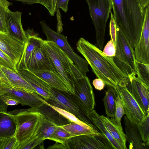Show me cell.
Returning <instances> with one entry per match:
<instances>
[{"label": "cell", "instance_id": "cell-1", "mask_svg": "<svg viewBox=\"0 0 149 149\" xmlns=\"http://www.w3.org/2000/svg\"><path fill=\"white\" fill-rule=\"evenodd\" d=\"M77 51L85 58L93 72L105 84L114 87L125 77L114 63L113 57L104 56L95 45L81 37L76 44Z\"/></svg>", "mask_w": 149, "mask_h": 149}, {"label": "cell", "instance_id": "cell-2", "mask_svg": "<svg viewBox=\"0 0 149 149\" xmlns=\"http://www.w3.org/2000/svg\"><path fill=\"white\" fill-rule=\"evenodd\" d=\"M113 15L134 49L143 27L145 9L140 0H111Z\"/></svg>", "mask_w": 149, "mask_h": 149}, {"label": "cell", "instance_id": "cell-3", "mask_svg": "<svg viewBox=\"0 0 149 149\" xmlns=\"http://www.w3.org/2000/svg\"><path fill=\"white\" fill-rule=\"evenodd\" d=\"M41 47L63 81L68 91H74V79L84 76L77 65L54 42L43 40Z\"/></svg>", "mask_w": 149, "mask_h": 149}, {"label": "cell", "instance_id": "cell-4", "mask_svg": "<svg viewBox=\"0 0 149 149\" xmlns=\"http://www.w3.org/2000/svg\"><path fill=\"white\" fill-rule=\"evenodd\" d=\"M96 33L95 46L102 50L106 24L112 9L111 0H86Z\"/></svg>", "mask_w": 149, "mask_h": 149}, {"label": "cell", "instance_id": "cell-5", "mask_svg": "<svg viewBox=\"0 0 149 149\" xmlns=\"http://www.w3.org/2000/svg\"><path fill=\"white\" fill-rule=\"evenodd\" d=\"M17 123L15 136L19 146L33 139L43 117L36 112L20 111L14 115Z\"/></svg>", "mask_w": 149, "mask_h": 149}, {"label": "cell", "instance_id": "cell-6", "mask_svg": "<svg viewBox=\"0 0 149 149\" xmlns=\"http://www.w3.org/2000/svg\"><path fill=\"white\" fill-rule=\"evenodd\" d=\"M114 88L122 102L126 116L134 123H139L146 115L132 93L128 77H125Z\"/></svg>", "mask_w": 149, "mask_h": 149}, {"label": "cell", "instance_id": "cell-7", "mask_svg": "<svg viewBox=\"0 0 149 149\" xmlns=\"http://www.w3.org/2000/svg\"><path fill=\"white\" fill-rule=\"evenodd\" d=\"M45 101L49 104L70 112L82 121L95 127L92 121L82 111L73 94L70 92L52 88L50 97Z\"/></svg>", "mask_w": 149, "mask_h": 149}, {"label": "cell", "instance_id": "cell-8", "mask_svg": "<svg viewBox=\"0 0 149 149\" xmlns=\"http://www.w3.org/2000/svg\"><path fill=\"white\" fill-rule=\"evenodd\" d=\"M40 23L47 40L54 42L77 65L84 75L86 76V74L89 71L88 62L74 52L66 37L52 29L44 20L41 21Z\"/></svg>", "mask_w": 149, "mask_h": 149}, {"label": "cell", "instance_id": "cell-9", "mask_svg": "<svg viewBox=\"0 0 149 149\" xmlns=\"http://www.w3.org/2000/svg\"><path fill=\"white\" fill-rule=\"evenodd\" d=\"M64 145L66 149H116L102 133L73 136L67 139Z\"/></svg>", "mask_w": 149, "mask_h": 149}, {"label": "cell", "instance_id": "cell-10", "mask_svg": "<svg viewBox=\"0 0 149 149\" xmlns=\"http://www.w3.org/2000/svg\"><path fill=\"white\" fill-rule=\"evenodd\" d=\"M74 93L73 96L80 107L87 116L94 109L95 96L90 80L86 76L74 79Z\"/></svg>", "mask_w": 149, "mask_h": 149}, {"label": "cell", "instance_id": "cell-11", "mask_svg": "<svg viewBox=\"0 0 149 149\" xmlns=\"http://www.w3.org/2000/svg\"><path fill=\"white\" fill-rule=\"evenodd\" d=\"M4 94L13 97L22 106L33 108L45 102V100L37 93L10 86H0V95Z\"/></svg>", "mask_w": 149, "mask_h": 149}, {"label": "cell", "instance_id": "cell-12", "mask_svg": "<svg viewBox=\"0 0 149 149\" xmlns=\"http://www.w3.org/2000/svg\"><path fill=\"white\" fill-rule=\"evenodd\" d=\"M134 49L136 60L149 64V5L145 9L142 31Z\"/></svg>", "mask_w": 149, "mask_h": 149}, {"label": "cell", "instance_id": "cell-13", "mask_svg": "<svg viewBox=\"0 0 149 149\" xmlns=\"http://www.w3.org/2000/svg\"><path fill=\"white\" fill-rule=\"evenodd\" d=\"M132 93L146 115L149 113V87L135 74L128 77Z\"/></svg>", "mask_w": 149, "mask_h": 149}, {"label": "cell", "instance_id": "cell-14", "mask_svg": "<svg viewBox=\"0 0 149 149\" xmlns=\"http://www.w3.org/2000/svg\"><path fill=\"white\" fill-rule=\"evenodd\" d=\"M24 45L0 31V49L12 61L16 67L23 51Z\"/></svg>", "mask_w": 149, "mask_h": 149}, {"label": "cell", "instance_id": "cell-15", "mask_svg": "<svg viewBox=\"0 0 149 149\" xmlns=\"http://www.w3.org/2000/svg\"><path fill=\"white\" fill-rule=\"evenodd\" d=\"M40 45L37 47L31 54L26 70L33 73L50 71L59 75Z\"/></svg>", "mask_w": 149, "mask_h": 149}, {"label": "cell", "instance_id": "cell-16", "mask_svg": "<svg viewBox=\"0 0 149 149\" xmlns=\"http://www.w3.org/2000/svg\"><path fill=\"white\" fill-rule=\"evenodd\" d=\"M22 14L21 12H13L9 10L7 14L6 26L8 35L24 45L27 37L22 25Z\"/></svg>", "mask_w": 149, "mask_h": 149}, {"label": "cell", "instance_id": "cell-17", "mask_svg": "<svg viewBox=\"0 0 149 149\" xmlns=\"http://www.w3.org/2000/svg\"><path fill=\"white\" fill-rule=\"evenodd\" d=\"M23 111L38 112L44 118L58 126L65 125L70 122L69 120L48 104L46 101L45 103L35 107L26 109L15 110V113Z\"/></svg>", "mask_w": 149, "mask_h": 149}, {"label": "cell", "instance_id": "cell-18", "mask_svg": "<svg viewBox=\"0 0 149 149\" xmlns=\"http://www.w3.org/2000/svg\"><path fill=\"white\" fill-rule=\"evenodd\" d=\"M25 32L27 39L22 56L17 67V71L26 69L27 64L31 54L37 47L41 45L43 40L33 30L28 29Z\"/></svg>", "mask_w": 149, "mask_h": 149}, {"label": "cell", "instance_id": "cell-19", "mask_svg": "<svg viewBox=\"0 0 149 149\" xmlns=\"http://www.w3.org/2000/svg\"><path fill=\"white\" fill-rule=\"evenodd\" d=\"M17 72L32 86L37 93L45 100L49 98L52 88L46 82L27 70H19Z\"/></svg>", "mask_w": 149, "mask_h": 149}, {"label": "cell", "instance_id": "cell-20", "mask_svg": "<svg viewBox=\"0 0 149 149\" xmlns=\"http://www.w3.org/2000/svg\"><path fill=\"white\" fill-rule=\"evenodd\" d=\"M124 122L126 141L130 143V149H148L149 146L143 141L136 124L125 116Z\"/></svg>", "mask_w": 149, "mask_h": 149}, {"label": "cell", "instance_id": "cell-21", "mask_svg": "<svg viewBox=\"0 0 149 149\" xmlns=\"http://www.w3.org/2000/svg\"><path fill=\"white\" fill-rule=\"evenodd\" d=\"M116 35L127 61L137 75L136 59L134 49L120 28L116 23Z\"/></svg>", "mask_w": 149, "mask_h": 149}, {"label": "cell", "instance_id": "cell-22", "mask_svg": "<svg viewBox=\"0 0 149 149\" xmlns=\"http://www.w3.org/2000/svg\"><path fill=\"white\" fill-rule=\"evenodd\" d=\"M101 116L105 126L121 149H127L126 134L123 131L121 125H119L114 119L104 115Z\"/></svg>", "mask_w": 149, "mask_h": 149}, {"label": "cell", "instance_id": "cell-23", "mask_svg": "<svg viewBox=\"0 0 149 149\" xmlns=\"http://www.w3.org/2000/svg\"><path fill=\"white\" fill-rule=\"evenodd\" d=\"M16 127L14 115L0 111V138L14 136Z\"/></svg>", "mask_w": 149, "mask_h": 149}, {"label": "cell", "instance_id": "cell-24", "mask_svg": "<svg viewBox=\"0 0 149 149\" xmlns=\"http://www.w3.org/2000/svg\"><path fill=\"white\" fill-rule=\"evenodd\" d=\"M0 68L5 74L12 87L27 91L36 93L32 86L17 72L1 65H0Z\"/></svg>", "mask_w": 149, "mask_h": 149}, {"label": "cell", "instance_id": "cell-25", "mask_svg": "<svg viewBox=\"0 0 149 149\" xmlns=\"http://www.w3.org/2000/svg\"><path fill=\"white\" fill-rule=\"evenodd\" d=\"M33 73L46 82L52 88L62 91H68L63 81L58 74L50 71Z\"/></svg>", "mask_w": 149, "mask_h": 149}, {"label": "cell", "instance_id": "cell-26", "mask_svg": "<svg viewBox=\"0 0 149 149\" xmlns=\"http://www.w3.org/2000/svg\"><path fill=\"white\" fill-rule=\"evenodd\" d=\"M73 136L100 133L95 127L89 125H81L73 122L60 126Z\"/></svg>", "mask_w": 149, "mask_h": 149}, {"label": "cell", "instance_id": "cell-27", "mask_svg": "<svg viewBox=\"0 0 149 149\" xmlns=\"http://www.w3.org/2000/svg\"><path fill=\"white\" fill-rule=\"evenodd\" d=\"M87 116L92 121L93 124L100 130L101 133L107 137L116 149H122L105 126L101 116L94 109L90 112L87 115Z\"/></svg>", "mask_w": 149, "mask_h": 149}, {"label": "cell", "instance_id": "cell-28", "mask_svg": "<svg viewBox=\"0 0 149 149\" xmlns=\"http://www.w3.org/2000/svg\"><path fill=\"white\" fill-rule=\"evenodd\" d=\"M116 94L114 87L109 86L103 100L107 117L115 119Z\"/></svg>", "mask_w": 149, "mask_h": 149}, {"label": "cell", "instance_id": "cell-29", "mask_svg": "<svg viewBox=\"0 0 149 149\" xmlns=\"http://www.w3.org/2000/svg\"><path fill=\"white\" fill-rule=\"evenodd\" d=\"M57 126L43 117L42 121L37 130L35 137L43 141L49 139Z\"/></svg>", "mask_w": 149, "mask_h": 149}, {"label": "cell", "instance_id": "cell-30", "mask_svg": "<svg viewBox=\"0 0 149 149\" xmlns=\"http://www.w3.org/2000/svg\"><path fill=\"white\" fill-rule=\"evenodd\" d=\"M12 3L7 0H0V31L7 33L6 26L7 14L9 7Z\"/></svg>", "mask_w": 149, "mask_h": 149}, {"label": "cell", "instance_id": "cell-31", "mask_svg": "<svg viewBox=\"0 0 149 149\" xmlns=\"http://www.w3.org/2000/svg\"><path fill=\"white\" fill-rule=\"evenodd\" d=\"M73 136L66 130L57 126L49 139L64 145L67 139Z\"/></svg>", "mask_w": 149, "mask_h": 149}, {"label": "cell", "instance_id": "cell-32", "mask_svg": "<svg viewBox=\"0 0 149 149\" xmlns=\"http://www.w3.org/2000/svg\"><path fill=\"white\" fill-rule=\"evenodd\" d=\"M137 77L149 87V64L136 60Z\"/></svg>", "mask_w": 149, "mask_h": 149}, {"label": "cell", "instance_id": "cell-33", "mask_svg": "<svg viewBox=\"0 0 149 149\" xmlns=\"http://www.w3.org/2000/svg\"><path fill=\"white\" fill-rule=\"evenodd\" d=\"M149 113L139 123L136 124L143 142L149 146Z\"/></svg>", "mask_w": 149, "mask_h": 149}, {"label": "cell", "instance_id": "cell-34", "mask_svg": "<svg viewBox=\"0 0 149 149\" xmlns=\"http://www.w3.org/2000/svg\"><path fill=\"white\" fill-rule=\"evenodd\" d=\"M47 103L48 104L56 111L65 118L69 120L70 122H73L81 125H88L79 120L75 115L70 112L65 110L50 105L48 104L47 102Z\"/></svg>", "mask_w": 149, "mask_h": 149}, {"label": "cell", "instance_id": "cell-35", "mask_svg": "<svg viewBox=\"0 0 149 149\" xmlns=\"http://www.w3.org/2000/svg\"><path fill=\"white\" fill-rule=\"evenodd\" d=\"M18 145L15 136L0 138V149H17Z\"/></svg>", "mask_w": 149, "mask_h": 149}, {"label": "cell", "instance_id": "cell-36", "mask_svg": "<svg viewBox=\"0 0 149 149\" xmlns=\"http://www.w3.org/2000/svg\"><path fill=\"white\" fill-rule=\"evenodd\" d=\"M124 114L125 111L122 102L120 97L116 94L114 119L119 125H121V120Z\"/></svg>", "mask_w": 149, "mask_h": 149}, {"label": "cell", "instance_id": "cell-37", "mask_svg": "<svg viewBox=\"0 0 149 149\" xmlns=\"http://www.w3.org/2000/svg\"><path fill=\"white\" fill-rule=\"evenodd\" d=\"M0 65L17 72V67L11 59L0 49Z\"/></svg>", "mask_w": 149, "mask_h": 149}, {"label": "cell", "instance_id": "cell-38", "mask_svg": "<svg viewBox=\"0 0 149 149\" xmlns=\"http://www.w3.org/2000/svg\"><path fill=\"white\" fill-rule=\"evenodd\" d=\"M57 0H39L40 3L45 7L50 15L54 16L56 12V6Z\"/></svg>", "mask_w": 149, "mask_h": 149}, {"label": "cell", "instance_id": "cell-39", "mask_svg": "<svg viewBox=\"0 0 149 149\" xmlns=\"http://www.w3.org/2000/svg\"><path fill=\"white\" fill-rule=\"evenodd\" d=\"M102 52L104 56L108 57H113L115 56V46L111 40L107 42Z\"/></svg>", "mask_w": 149, "mask_h": 149}, {"label": "cell", "instance_id": "cell-40", "mask_svg": "<svg viewBox=\"0 0 149 149\" xmlns=\"http://www.w3.org/2000/svg\"><path fill=\"white\" fill-rule=\"evenodd\" d=\"M43 141L35 137L26 143L18 146L17 149H31L34 148Z\"/></svg>", "mask_w": 149, "mask_h": 149}, {"label": "cell", "instance_id": "cell-41", "mask_svg": "<svg viewBox=\"0 0 149 149\" xmlns=\"http://www.w3.org/2000/svg\"><path fill=\"white\" fill-rule=\"evenodd\" d=\"M0 97L8 106L17 105L20 104L17 100L10 96L2 94L0 95Z\"/></svg>", "mask_w": 149, "mask_h": 149}, {"label": "cell", "instance_id": "cell-42", "mask_svg": "<svg viewBox=\"0 0 149 149\" xmlns=\"http://www.w3.org/2000/svg\"><path fill=\"white\" fill-rule=\"evenodd\" d=\"M69 0H57L56 6V11L60 8L66 13L68 10V5Z\"/></svg>", "mask_w": 149, "mask_h": 149}, {"label": "cell", "instance_id": "cell-43", "mask_svg": "<svg viewBox=\"0 0 149 149\" xmlns=\"http://www.w3.org/2000/svg\"><path fill=\"white\" fill-rule=\"evenodd\" d=\"M0 86L12 87L7 78L0 68Z\"/></svg>", "mask_w": 149, "mask_h": 149}, {"label": "cell", "instance_id": "cell-44", "mask_svg": "<svg viewBox=\"0 0 149 149\" xmlns=\"http://www.w3.org/2000/svg\"><path fill=\"white\" fill-rule=\"evenodd\" d=\"M92 84L95 88L99 91L103 89L105 85L104 81L99 78L93 80Z\"/></svg>", "mask_w": 149, "mask_h": 149}, {"label": "cell", "instance_id": "cell-45", "mask_svg": "<svg viewBox=\"0 0 149 149\" xmlns=\"http://www.w3.org/2000/svg\"><path fill=\"white\" fill-rule=\"evenodd\" d=\"M56 17L58 21L57 25V32L61 33L63 31V25L62 23L61 15L59 9L56 11Z\"/></svg>", "mask_w": 149, "mask_h": 149}, {"label": "cell", "instance_id": "cell-46", "mask_svg": "<svg viewBox=\"0 0 149 149\" xmlns=\"http://www.w3.org/2000/svg\"><path fill=\"white\" fill-rule=\"evenodd\" d=\"M47 149H66L65 145L61 143L56 142L53 145L49 147Z\"/></svg>", "mask_w": 149, "mask_h": 149}, {"label": "cell", "instance_id": "cell-47", "mask_svg": "<svg viewBox=\"0 0 149 149\" xmlns=\"http://www.w3.org/2000/svg\"><path fill=\"white\" fill-rule=\"evenodd\" d=\"M21 2L25 4L32 5L35 3H38L39 0H11Z\"/></svg>", "mask_w": 149, "mask_h": 149}, {"label": "cell", "instance_id": "cell-48", "mask_svg": "<svg viewBox=\"0 0 149 149\" xmlns=\"http://www.w3.org/2000/svg\"><path fill=\"white\" fill-rule=\"evenodd\" d=\"M8 107L0 97V111L7 112Z\"/></svg>", "mask_w": 149, "mask_h": 149}, {"label": "cell", "instance_id": "cell-49", "mask_svg": "<svg viewBox=\"0 0 149 149\" xmlns=\"http://www.w3.org/2000/svg\"><path fill=\"white\" fill-rule=\"evenodd\" d=\"M140 1L142 6L144 9L149 5V0H140Z\"/></svg>", "mask_w": 149, "mask_h": 149}]
</instances>
